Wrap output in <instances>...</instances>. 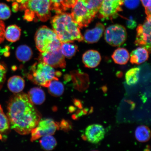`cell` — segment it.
<instances>
[{"instance_id": "1", "label": "cell", "mask_w": 151, "mask_h": 151, "mask_svg": "<svg viewBox=\"0 0 151 151\" xmlns=\"http://www.w3.org/2000/svg\"><path fill=\"white\" fill-rule=\"evenodd\" d=\"M7 110L10 128L20 135L31 133L41 119L27 94L15 93L9 100Z\"/></svg>"}, {"instance_id": "2", "label": "cell", "mask_w": 151, "mask_h": 151, "mask_svg": "<svg viewBox=\"0 0 151 151\" xmlns=\"http://www.w3.org/2000/svg\"><path fill=\"white\" fill-rule=\"evenodd\" d=\"M51 24L61 43L84 40L80 28L71 14L65 12L57 14L52 18Z\"/></svg>"}, {"instance_id": "3", "label": "cell", "mask_w": 151, "mask_h": 151, "mask_svg": "<svg viewBox=\"0 0 151 151\" xmlns=\"http://www.w3.org/2000/svg\"><path fill=\"white\" fill-rule=\"evenodd\" d=\"M17 10L24 11V19L28 22H46L50 18V0H17Z\"/></svg>"}, {"instance_id": "4", "label": "cell", "mask_w": 151, "mask_h": 151, "mask_svg": "<svg viewBox=\"0 0 151 151\" xmlns=\"http://www.w3.org/2000/svg\"><path fill=\"white\" fill-rule=\"evenodd\" d=\"M61 73L56 71L54 68L42 62L39 61L32 65L28 78L34 83L48 88L51 81L58 80Z\"/></svg>"}, {"instance_id": "5", "label": "cell", "mask_w": 151, "mask_h": 151, "mask_svg": "<svg viewBox=\"0 0 151 151\" xmlns=\"http://www.w3.org/2000/svg\"><path fill=\"white\" fill-rule=\"evenodd\" d=\"M37 48L41 52L52 51L61 48V42L53 30L42 26L37 30L35 36Z\"/></svg>"}, {"instance_id": "6", "label": "cell", "mask_w": 151, "mask_h": 151, "mask_svg": "<svg viewBox=\"0 0 151 151\" xmlns=\"http://www.w3.org/2000/svg\"><path fill=\"white\" fill-rule=\"evenodd\" d=\"M59 128V124L51 119H41L31 132V141L33 142L46 136L52 135Z\"/></svg>"}, {"instance_id": "7", "label": "cell", "mask_w": 151, "mask_h": 151, "mask_svg": "<svg viewBox=\"0 0 151 151\" xmlns=\"http://www.w3.org/2000/svg\"><path fill=\"white\" fill-rule=\"evenodd\" d=\"M104 37L106 42L111 46H120L127 39V32L124 26L118 24H113L106 29Z\"/></svg>"}, {"instance_id": "8", "label": "cell", "mask_w": 151, "mask_h": 151, "mask_svg": "<svg viewBox=\"0 0 151 151\" xmlns=\"http://www.w3.org/2000/svg\"><path fill=\"white\" fill-rule=\"evenodd\" d=\"M124 0H103L99 11V17L102 19L112 20L122 11Z\"/></svg>"}, {"instance_id": "9", "label": "cell", "mask_w": 151, "mask_h": 151, "mask_svg": "<svg viewBox=\"0 0 151 151\" xmlns=\"http://www.w3.org/2000/svg\"><path fill=\"white\" fill-rule=\"evenodd\" d=\"M135 45L145 47L148 51L151 50V16L147 17L143 24H139L137 29Z\"/></svg>"}, {"instance_id": "10", "label": "cell", "mask_w": 151, "mask_h": 151, "mask_svg": "<svg viewBox=\"0 0 151 151\" xmlns=\"http://www.w3.org/2000/svg\"><path fill=\"white\" fill-rule=\"evenodd\" d=\"M37 60L53 68H64L66 66L65 58L62 53L61 49L52 51L41 52Z\"/></svg>"}, {"instance_id": "11", "label": "cell", "mask_w": 151, "mask_h": 151, "mask_svg": "<svg viewBox=\"0 0 151 151\" xmlns=\"http://www.w3.org/2000/svg\"><path fill=\"white\" fill-rule=\"evenodd\" d=\"M105 131L103 126L94 124L88 126L85 131L87 140L92 144H97L105 137Z\"/></svg>"}, {"instance_id": "12", "label": "cell", "mask_w": 151, "mask_h": 151, "mask_svg": "<svg viewBox=\"0 0 151 151\" xmlns=\"http://www.w3.org/2000/svg\"><path fill=\"white\" fill-rule=\"evenodd\" d=\"M105 26L102 24L98 23L92 29L87 30L84 33V40L87 43L97 42L102 36L105 31Z\"/></svg>"}, {"instance_id": "13", "label": "cell", "mask_w": 151, "mask_h": 151, "mask_svg": "<svg viewBox=\"0 0 151 151\" xmlns=\"http://www.w3.org/2000/svg\"><path fill=\"white\" fill-rule=\"evenodd\" d=\"M83 63L86 67L94 68L97 67L101 60V56L97 51L90 50L83 55Z\"/></svg>"}, {"instance_id": "14", "label": "cell", "mask_w": 151, "mask_h": 151, "mask_svg": "<svg viewBox=\"0 0 151 151\" xmlns=\"http://www.w3.org/2000/svg\"><path fill=\"white\" fill-rule=\"evenodd\" d=\"M149 52L144 47H139L133 51L130 55V62L133 64L139 65L148 59Z\"/></svg>"}, {"instance_id": "15", "label": "cell", "mask_w": 151, "mask_h": 151, "mask_svg": "<svg viewBox=\"0 0 151 151\" xmlns=\"http://www.w3.org/2000/svg\"><path fill=\"white\" fill-rule=\"evenodd\" d=\"M24 80L18 76L11 77L7 82V86L9 90L15 93H20L24 90Z\"/></svg>"}, {"instance_id": "16", "label": "cell", "mask_w": 151, "mask_h": 151, "mask_svg": "<svg viewBox=\"0 0 151 151\" xmlns=\"http://www.w3.org/2000/svg\"><path fill=\"white\" fill-rule=\"evenodd\" d=\"M27 95L30 101L35 105L42 104L46 99L44 91L39 88H32L28 92Z\"/></svg>"}, {"instance_id": "17", "label": "cell", "mask_w": 151, "mask_h": 151, "mask_svg": "<svg viewBox=\"0 0 151 151\" xmlns=\"http://www.w3.org/2000/svg\"><path fill=\"white\" fill-rule=\"evenodd\" d=\"M112 58L115 63L118 65H124L127 63L129 59L130 55L126 49L118 48L113 53Z\"/></svg>"}, {"instance_id": "18", "label": "cell", "mask_w": 151, "mask_h": 151, "mask_svg": "<svg viewBox=\"0 0 151 151\" xmlns=\"http://www.w3.org/2000/svg\"><path fill=\"white\" fill-rule=\"evenodd\" d=\"M16 54L19 61L25 62L31 59L33 52L29 47L26 45H22L17 48Z\"/></svg>"}, {"instance_id": "19", "label": "cell", "mask_w": 151, "mask_h": 151, "mask_svg": "<svg viewBox=\"0 0 151 151\" xmlns=\"http://www.w3.org/2000/svg\"><path fill=\"white\" fill-rule=\"evenodd\" d=\"M21 30L16 25L8 26L5 32V37L7 41L14 42L19 39Z\"/></svg>"}, {"instance_id": "20", "label": "cell", "mask_w": 151, "mask_h": 151, "mask_svg": "<svg viewBox=\"0 0 151 151\" xmlns=\"http://www.w3.org/2000/svg\"><path fill=\"white\" fill-rule=\"evenodd\" d=\"M48 88L49 93L55 97L62 95L65 90L63 84L58 81V80L56 79L51 81Z\"/></svg>"}, {"instance_id": "21", "label": "cell", "mask_w": 151, "mask_h": 151, "mask_svg": "<svg viewBox=\"0 0 151 151\" xmlns=\"http://www.w3.org/2000/svg\"><path fill=\"white\" fill-rule=\"evenodd\" d=\"M135 135L136 139L139 142H146L150 138V131L147 126H139L136 129Z\"/></svg>"}, {"instance_id": "22", "label": "cell", "mask_w": 151, "mask_h": 151, "mask_svg": "<svg viewBox=\"0 0 151 151\" xmlns=\"http://www.w3.org/2000/svg\"><path fill=\"white\" fill-rule=\"evenodd\" d=\"M86 8L93 15L96 16L99 13V9L103 0H80Z\"/></svg>"}, {"instance_id": "23", "label": "cell", "mask_w": 151, "mask_h": 151, "mask_svg": "<svg viewBox=\"0 0 151 151\" xmlns=\"http://www.w3.org/2000/svg\"><path fill=\"white\" fill-rule=\"evenodd\" d=\"M139 68H132L128 70L125 74L126 83L129 86H134L139 82Z\"/></svg>"}, {"instance_id": "24", "label": "cell", "mask_w": 151, "mask_h": 151, "mask_svg": "<svg viewBox=\"0 0 151 151\" xmlns=\"http://www.w3.org/2000/svg\"><path fill=\"white\" fill-rule=\"evenodd\" d=\"M72 43H62L60 49L64 57L70 58L74 56L78 50V47Z\"/></svg>"}, {"instance_id": "25", "label": "cell", "mask_w": 151, "mask_h": 151, "mask_svg": "<svg viewBox=\"0 0 151 151\" xmlns=\"http://www.w3.org/2000/svg\"><path fill=\"white\" fill-rule=\"evenodd\" d=\"M39 142L42 148L46 151L53 150L57 144L56 139L52 135H47L41 137Z\"/></svg>"}, {"instance_id": "26", "label": "cell", "mask_w": 151, "mask_h": 151, "mask_svg": "<svg viewBox=\"0 0 151 151\" xmlns=\"http://www.w3.org/2000/svg\"><path fill=\"white\" fill-rule=\"evenodd\" d=\"M10 128L8 118L4 112L0 105V134L5 133L8 131Z\"/></svg>"}, {"instance_id": "27", "label": "cell", "mask_w": 151, "mask_h": 151, "mask_svg": "<svg viewBox=\"0 0 151 151\" xmlns=\"http://www.w3.org/2000/svg\"><path fill=\"white\" fill-rule=\"evenodd\" d=\"M51 11H54L57 14L67 10L65 4V0H50Z\"/></svg>"}, {"instance_id": "28", "label": "cell", "mask_w": 151, "mask_h": 151, "mask_svg": "<svg viewBox=\"0 0 151 151\" xmlns=\"http://www.w3.org/2000/svg\"><path fill=\"white\" fill-rule=\"evenodd\" d=\"M11 11L6 4L0 3V20H6L11 15Z\"/></svg>"}, {"instance_id": "29", "label": "cell", "mask_w": 151, "mask_h": 151, "mask_svg": "<svg viewBox=\"0 0 151 151\" xmlns=\"http://www.w3.org/2000/svg\"><path fill=\"white\" fill-rule=\"evenodd\" d=\"M7 70L5 66L0 63V90L5 82Z\"/></svg>"}, {"instance_id": "30", "label": "cell", "mask_w": 151, "mask_h": 151, "mask_svg": "<svg viewBox=\"0 0 151 151\" xmlns=\"http://www.w3.org/2000/svg\"><path fill=\"white\" fill-rule=\"evenodd\" d=\"M124 5L127 8L133 9L137 8L139 3V0H124Z\"/></svg>"}, {"instance_id": "31", "label": "cell", "mask_w": 151, "mask_h": 151, "mask_svg": "<svg viewBox=\"0 0 151 151\" xmlns=\"http://www.w3.org/2000/svg\"><path fill=\"white\" fill-rule=\"evenodd\" d=\"M145 9L147 17L151 16V0H140Z\"/></svg>"}, {"instance_id": "32", "label": "cell", "mask_w": 151, "mask_h": 151, "mask_svg": "<svg viewBox=\"0 0 151 151\" xmlns=\"http://www.w3.org/2000/svg\"><path fill=\"white\" fill-rule=\"evenodd\" d=\"M5 26L2 21L0 20V43L2 42L5 39Z\"/></svg>"}, {"instance_id": "33", "label": "cell", "mask_w": 151, "mask_h": 151, "mask_svg": "<svg viewBox=\"0 0 151 151\" xmlns=\"http://www.w3.org/2000/svg\"><path fill=\"white\" fill-rule=\"evenodd\" d=\"M126 25L128 28L133 29L137 25L136 22L133 19H129L126 22Z\"/></svg>"}, {"instance_id": "34", "label": "cell", "mask_w": 151, "mask_h": 151, "mask_svg": "<svg viewBox=\"0 0 151 151\" xmlns=\"http://www.w3.org/2000/svg\"><path fill=\"white\" fill-rule=\"evenodd\" d=\"M77 0H65V4L66 8L68 9L72 8L74 6Z\"/></svg>"}, {"instance_id": "35", "label": "cell", "mask_w": 151, "mask_h": 151, "mask_svg": "<svg viewBox=\"0 0 151 151\" xmlns=\"http://www.w3.org/2000/svg\"><path fill=\"white\" fill-rule=\"evenodd\" d=\"M7 1H16L17 0H7Z\"/></svg>"}]
</instances>
